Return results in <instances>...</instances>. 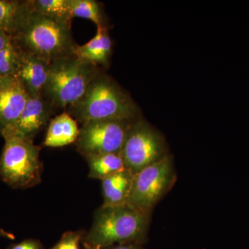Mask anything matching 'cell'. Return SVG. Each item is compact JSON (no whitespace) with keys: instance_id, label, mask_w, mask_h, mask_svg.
I'll use <instances>...</instances> for the list:
<instances>
[{"instance_id":"cell-24","label":"cell","mask_w":249,"mask_h":249,"mask_svg":"<svg viewBox=\"0 0 249 249\" xmlns=\"http://www.w3.org/2000/svg\"><path fill=\"white\" fill-rule=\"evenodd\" d=\"M0 237H4V238L9 239V240H14L16 237L14 234L11 232L6 231L4 229L0 227Z\"/></svg>"},{"instance_id":"cell-20","label":"cell","mask_w":249,"mask_h":249,"mask_svg":"<svg viewBox=\"0 0 249 249\" xmlns=\"http://www.w3.org/2000/svg\"><path fill=\"white\" fill-rule=\"evenodd\" d=\"M83 234L80 231H68L62 236L53 248L51 249H81Z\"/></svg>"},{"instance_id":"cell-14","label":"cell","mask_w":249,"mask_h":249,"mask_svg":"<svg viewBox=\"0 0 249 249\" xmlns=\"http://www.w3.org/2000/svg\"><path fill=\"white\" fill-rule=\"evenodd\" d=\"M80 128L77 121L68 113H62L50 121L43 145L61 147L76 142Z\"/></svg>"},{"instance_id":"cell-21","label":"cell","mask_w":249,"mask_h":249,"mask_svg":"<svg viewBox=\"0 0 249 249\" xmlns=\"http://www.w3.org/2000/svg\"><path fill=\"white\" fill-rule=\"evenodd\" d=\"M7 249H42V246L38 241L29 239L11 245Z\"/></svg>"},{"instance_id":"cell-6","label":"cell","mask_w":249,"mask_h":249,"mask_svg":"<svg viewBox=\"0 0 249 249\" xmlns=\"http://www.w3.org/2000/svg\"><path fill=\"white\" fill-rule=\"evenodd\" d=\"M176 180L173 160L168 155L134 174L127 204L151 213L152 210L173 188Z\"/></svg>"},{"instance_id":"cell-17","label":"cell","mask_w":249,"mask_h":249,"mask_svg":"<svg viewBox=\"0 0 249 249\" xmlns=\"http://www.w3.org/2000/svg\"><path fill=\"white\" fill-rule=\"evenodd\" d=\"M31 9L36 12L61 22L71 24L69 0H29Z\"/></svg>"},{"instance_id":"cell-15","label":"cell","mask_w":249,"mask_h":249,"mask_svg":"<svg viewBox=\"0 0 249 249\" xmlns=\"http://www.w3.org/2000/svg\"><path fill=\"white\" fill-rule=\"evenodd\" d=\"M30 11L29 0H0V30L4 31L12 38Z\"/></svg>"},{"instance_id":"cell-13","label":"cell","mask_w":249,"mask_h":249,"mask_svg":"<svg viewBox=\"0 0 249 249\" xmlns=\"http://www.w3.org/2000/svg\"><path fill=\"white\" fill-rule=\"evenodd\" d=\"M134 174L124 169L105 178L102 181L103 206H120L127 204Z\"/></svg>"},{"instance_id":"cell-18","label":"cell","mask_w":249,"mask_h":249,"mask_svg":"<svg viewBox=\"0 0 249 249\" xmlns=\"http://www.w3.org/2000/svg\"><path fill=\"white\" fill-rule=\"evenodd\" d=\"M72 17L89 19L97 27H105L101 4L95 0H69Z\"/></svg>"},{"instance_id":"cell-10","label":"cell","mask_w":249,"mask_h":249,"mask_svg":"<svg viewBox=\"0 0 249 249\" xmlns=\"http://www.w3.org/2000/svg\"><path fill=\"white\" fill-rule=\"evenodd\" d=\"M29 94L15 76L0 78V134L18 120L27 105Z\"/></svg>"},{"instance_id":"cell-11","label":"cell","mask_w":249,"mask_h":249,"mask_svg":"<svg viewBox=\"0 0 249 249\" xmlns=\"http://www.w3.org/2000/svg\"><path fill=\"white\" fill-rule=\"evenodd\" d=\"M49 65L50 64L45 60L23 52L20 66L15 77L20 82L28 94L43 96L48 79Z\"/></svg>"},{"instance_id":"cell-8","label":"cell","mask_w":249,"mask_h":249,"mask_svg":"<svg viewBox=\"0 0 249 249\" xmlns=\"http://www.w3.org/2000/svg\"><path fill=\"white\" fill-rule=\"evenodd\" d=\"M134 121H99L83 124L75 142L77 150L85 158L101 154L121 153Z\"/></svg>"},{"instance_id":"cell-22","label":"cell","mask_w":249,"mask_h":249,"mask_svg":"<svg viewBox=\"0 0 249 249\" xmlns=\"http://www.w3.org/2000/svg\"><path fill=\"white\" fill-rule=\"evenodd\" d=\"M12 42L11 36L8 35L4 31L0 30V51L7 47Z\"/></svg>"},{"instance_id":"cell-7","label":"cell","mask_w":249,"mask_h":249,"mask_svg":"<svg viewBox=\"0 0 249 249\" xmlns=\"http://www.w3.org/2000/svg\"><path fill=\"white\" fill-rule=\"evenodd\" d=\"M121 155L126 169L134 175L168 154L160 132L145 121L137 119L129 127Z\"/></svg>"},{"instance_id":"cell-3","label":"cell","mask_w":249,"mask_h":249,"mask_svg":"<svg viewBox=\"0 0 249 249\" xmlns=\"http://www.w3.org/2000/svg\"><path fill=\"white\" fill-rule=\"evenodd\" d=\"M150 214L129 204L101 206L96 211L88 235L87 249H104L120 244L142 241L150 227Z\"/></svg>"},{"instance_id":"cell-2","label":"cell","mask_w":249,"mask_h":249,"mask_svg":"<svg viewBox=\"0 0 249 249\" xmlns=\"http://www.w3.org/2000/svg\"><path fill=\"white\" fill-rule=\"evenodd\" d=\"M12 41L23 52L49 64L74 55L78 46L72 37L71 24L36 12L31 6L30 12Z\"/></svg>"},{"instance_id":"cell-19","label":"cell","mask_w":249,"mask_h":249,"mask_svg":"<svg viewBox=\"0 0 249 249\" xmlns=\"http://www.w3.org/2000/svg\"><path fill=\"white\" fill-rule=\"evenodd\" d=\"M23 51L11 42L0 51V76H15L20 66Z\"/></svg>"},{"instance_id":"cell-5","label":"cell","mask_w":249,"mask_h":249,"mask_svg":"<svg viewBox=\"0 0 249 249\" xmlns=\"http://www.w3.org/2000/svg\"><path fill=\"white\" fill-rule=\"evenodd\" d=\"M0 156V178L15 189L38 184L42 176L40 147L34 141L17 137H5Z\"/></svg>"},{"instance_id":"cell-4","label":"cell","mask_w":249,"mask_h":249,"mask_svg":"<svg viewBox=\"0 0 249 249\" xmlns=\"http://www.w3.org/2000/svg\"><path fill=\"white\" fill-rule=\"evenodd\" d=\"M98 73L96 65L75 55L58 59L49 65L43 96L53 108L71 107L83 97Z\"/></svg>"},{"instance_id":"cell-25","label":"cell","mask_w":249,"mask_h":249,"mask_svg":"<svg viewBox=\"0 0 249 249\" xmlns=\"http://www.w3.org/2000/svg\"><path fill=\"white\" fill-rule=\"evenodd\" d=\"M0 78H1V76H0Z\"/></svg>"},{"instance_id":"cell-1","label":"cell","mask_w":249,"mask_h":249,"mask_svg":"<svg viewBox=\"0 0 249 249\" xmlns=\"http://www.w3.org/2000/svg\"><path fill=\"white\" fill-rule=\"evenodd\" d=\"M69 111L82 125L138 119V109L132 98L109 77L99 73L91 80L83 97L69 107Z\"/></svg>"},{"instance_id":"cell-9","label":"cell","mask_w":249,"mask_h":249,"mask_svg":"<svg viewBox=\"0 0 249 249\" xmlns=\"http://www.w3.org/2000/svg\"><path fill=\"white\" fill-rule=\"evenodd\" d=\"M54 108L43 96L29 95L27 105L16 122L2 134L34 141L47 124Z\"/></svg>"},{"instance_id":"cell-23","label":"cell","mask_w":249,"mask_h":249,"mask_svg":"<svg viewBox=\"0 0 249 249\" xmlns=\"http://www.w3.org/2000/svg\"><path fill=\"white\" fill-rule=\"evenodd\" d=\"M107 249H140L137 246L131 243L120 244L109 247Z\"/></svg>"},{"instance_id":"cell-12","label":"cell","mask_w":249,"mask_h":249,"mask_svg":"<svg viewBox=\"0 0 249 249\" xmlns=\"http://www.w3.org/2000/svg\"><path fill=\"white\" fill-rule=\"evenodd\" d=\"M112 50V41L108 34L107 27H97L96 36L85 45H78L74 50L75 55L82 61L92 65H106L108 64Z\"/></svg>"},{"instance_id":"cell-16","label":"cell","mask_w":249,"mask_h":249,"mask_svg":"<svg viewBox=\"0 0 249 249\" xmlns=\"http://www.w3.org/2000/svg\"><path fill=\"white\" fill-rule=\"evenodd\" d=\"M90 178L104 179L121 170L126 169L121 153H106L86 157Z\"/></svg>"}]
</instances>
